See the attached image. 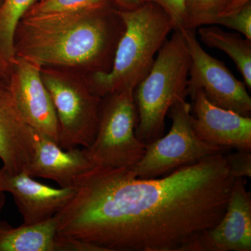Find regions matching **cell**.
I'll return each mask as SVG.
<instances>
[{
	"label": "cell",
	"instance_id": "1",
	"mask_svg": "<svg viewBox=\"0 0 251 251\" xmlns=\"http://www.w3.org/2000/svg\"><path fill=\"white\" fill-rule=\"evenodd\" d=\"M234 180L224 153L153 179L95 166L77 178L75 195L54 216L57 235L102 251H186L224 216Z\"/></svg>",
	"mask_w": 251,
	"mask_h": 251
},
{
	"label": "cell",
	"instance_id": "2",
	"mask_svg": "<svg viewBox=\"0 0 251 251\" xmlns=\"http://www.w3.org/2000/svg\"><path fill=\"white\" fill-rule=\"evenodd\" d=\"M124 31L115 8L25 16L15 34V58L41 68L86 67L107 72Z\"/></svg>",
	"mask_w": 251,
	"mask_h": 251
},
{
	"label": "cell",
	"instance_id": "3",
	"mask_svg": "<svg viewBox=\"0 0 251 251\" xmlns=\"http://www.w3.org/2000/svg\"><path fill=\"white\" fill-rule=\"evenodd\" d=\"M125 31L117 44L113 62L107 72H94L90 90L104 97L127 88H135L148 75L155 56L175 26L158 5L145 2L130 11L117 9Z\"/></svg>",
	"mask_w": 251,
	"mask_h": 251
},
{
	"label": "cell",
	"instance_id": "4",
	"mask_svg": "<svg viewBox=\"0 0 251 251\" xmlns=\"http://www.w3.org/2000/svg\"><path fill=\"white\" fill-rule=\"evenodd\" d=\"M190 64L182 33L174 30L158 51L148 75L134 90L138 116L135 135L145 145L163 136L170 109L187 97Z\"/></svg>",
	"mask_w": 251,
	"mask_h": 251
},
{
	"label": "cell",
	"instance_id": "5",
	"mask_svg": "<svg viewBox=\"0 0 251 251\" xmlns=\"http://www.w3.org/2000/svg\"><path fill=\"white\" fill-rule=\"evenodd\" d=\"M134 90L117 91L100 103L93 142L82 148L94 166L131 169L143 156L146 145L135 135L138 116Z\"/></svg>",
	"mask_w": 251,
	"mask_h": 251
},
{
	"label": "cell",
	"instance_id": "6",
	"mask_svg": "<svg viewBox=\"0 0 251 251\" xmlns=\"http://www.w3.org/2000/svg\"><path fill=\"white\" fill-rule=\"evenodd\" d=\"M168 115L173 121L168 134L147 145L143 156L131 168L140 179L157 178L227 150L198 138L193 128L191 105L186 99L177 100Z\"/></svg>",
	"mask_w": 251,
	"mask_h": 251
},
{
	"label": "cell",
	"instance_id": "7",
	"mask_svg": "<svg viewBox=\"0 0 251 251\" xmlns=\"http://www.w3.org/2000/svg\"><path fill=\"white\" fill-rule=\"evenodd\" d=\"M41 77L58 120L59 147L88 148L97 133L101 98L87 86L54 71L41 69Z\"/></svg>",
	"mask_w": 251,
	"mask_h": 251
},
{
	"label": "cell",
	"instance_id": "8",
	"mask_svg": "<svg viewBox=\"0 0 251 251\" xmlns=\"http://www.w3.org/2000/svg\"><path fill=\"white\" fill-rule=\"evenodd\" d=\"M176 30L182 33L191 58L188 95L202 90L214 105L251 117V98L245 83L236 78L224 62L204 50L195 29L183 28Z\"/></svg>",
	"mask_w": 251,
	"mask_h": 251
},
{
	"label": "cell",
	"instance_id": "9",
	"mask_svg": "<svg viewBox=\"0 0 251 251\" xmlns=\"http://www.w3.org/2000/svg\"><path fill=\"white\" fill-rule=\"evenodd\" d=\"M6 84L25 121L31 128L59 145V124L52 99L41 77V67L16 57Z\"/></svg>",
	"mask_w": 251,
	"mask_h": 251
},
{
	"label": "cell",
	"instance_id": "10",
	"mask_svg": "<svg viewBox=\"0 0 251 251\" xmlns=\"http://www.w3.org/2000/svg\"><path fill=\"white\" fill-rule=\"evenodd\" d=\"M251 197L244 179L234 180L226 212L218 224L204 231L186 251H251Z\"/></svg>",
	"mask_w": 251,
	"mask_h": 251
},
{
	"label": "cell",
	"instance_id": "11",
	"mask_svg": "<svg viewBox=\"0 0 251 251\" xmlns=\"http://www.w3.org/2000/svg\"><path fill=\"white\" fill-rule=\"evenodd\" d=\"M190 97L193 128L200 139L226 150L251 151V117L220 108L211 103L202 90Z\"/></svg>",
	"mask_w": 251,
	"mask_h": 251
},
{
	"label": "cell",
	"instance_id": "12",
	"mask_svg": "<svg viewBox=\"0 0 251 251\" xmlns=\"http://www.w3.org/2000/svg\"><path fill=\"white\" fill-rule=\"evenodd\" d=\"M0 188L12 196L25 225L52 219L75 193L74 187L53 188L36 181L25 171L11 174L2 168H0Z\"/></svg>",
	"mask_w": 251,
	"mask_h": 251
},
{
	"label": "cell",
	"instance_id": "13",
	"mask_svg": "<svg viewBox=\"0 0 251 251\" xmlns=\"http://www.w3.org/2000/svg\"><path fill=\"white\" fill-rule=\"evenodd\" d=\"M33 148L32 159L25 172L31 177L52 180L59 187H73L77 177L95 167L83 149L64 150L34 130Z\"/></svg>",
	"mask_w": 251,
	"mask_h": 251
},
{
	"label": "cell",
	"instance_id": "14",
	"mask_svg": "<svg viewBox=\"0 0 251 251\" xmlns=\"http://www.w3.org/2000/svg\"><path fill=\"white\" fill-rule=\"evenodd\" d=\"M33 133L6 85H0V159L5 171L16 174L27 169L34 154Z\"/></svg>",
	"mask_w": 251,
	"mask_h": 251
},
{
	"label": "cell",
	"instance_id": "15",
	"mask_svg": "<svg viewBox=\"0 0 251 251\" xmlns=\"http://www.w3.org/2000/svg\"><path fill=\"white\" fill-rule=\"evenodd\" d=\"M57 221L13 227L0 221V251H57Z\"/></svg>",
	"mask_w": 251,
	"mask_h": 251
},
{
	"label": "cell",
	"instance_id": "16",
	"mask_svg": "<svg viewBox=\"0 0 251 251\" xmlns=\"http://www.w3.org/2000/svg\"><path fill=\"white\" fill-rule=\"evenodd\" d=\"M198 34L208 47L224 51L233 60L244 83L251 90V40L239 34L227 32L216 26L201 27Z\"/></svg>",
	"mask_w": 251,
	"mask_h": 251
},
{
	"label": "cell",
	"instance_id": "17",
	"mask_svg": "<svg viewBox=\"0 0 251 251\" xmlns=\"http://www.w3.org/2000/svg\"><path fill=\"white\" fill-rule=\"evenodd\" d=\"M39 0H4L0 6V55L9 66L15 59L14 39L21 20Z\"/></svg>",
	"mask_w": 251,
	"mask_h": 251
},
{
	"label": "cell",
	"instance_id": "18",
	"mask_svg": "<svg viewBox=\"0 0 251 251\" xmlns=\"http://www.w3.org/2000/svg\"><path fill=\"white\" fill-rule=\"evenodd\" d=\"M234 0H186L184 28L196 29L215 24Z\"/></svg>",
	"mask_w": 251,
	"mask_h": 251
},
{
	"label": "cell",
	"instance_id": "19",
	"mask_svg": "<svg viewBox=\"0 0 251 251\" xmlns=\"http://www.w3.org/2000/svg\"><path fill=\"white\" fill-rule=\"evenodd\" d=\"M112 6L110 0H39L25 16L98 11L112 9Z\"/></svg>",
	"mask_w": 251,
	"mask_h": 251
},
{
	"label": "cell",
	"instance_id": "20",
	"mask_svg": "<svg viewBox=\"0 0 251 251\" xmlns=\"http://www.w3.org/2000/svg\"><path fill=\"white\" fill-rule=\"evenodd\" d=\"M215 25L237 31L251 40V2L237 11L218 18Z\"/></svg>",
	"mask_w": 251,
	"mask_h": 251
},
{
	"label": "cell",
	"instance_id": "21",
	"mask_svg": "<svg viewBox=\"0 0 251 251\" xmlns=\"http://www.w3.org/2000/svg\"><path fill=\"white\" fill-rule=\"evenodd\" d=\"M229 173L234 178L251 177V151L237 150L225 156Z\"/></svg>",
	"mask_w": 251,
	"mask_h": 251
},
{
	"label": "cell",
	"instance_id": "22",
	"mask_svg": "<svg viewBox=\"0 0 251 251\" xmlns=\"http://www.w3.org/2000/svg\"><path fill=\"white\" fill-rule=\"evenodd\" d=\"M145 2L154 3L159 6L171 18L175 29H183L186 23V0H143Z\"/></svg>",
	"mask_w": 251,
	"mask_h": 251
},
{
	"label": "cell",
	"instance_id": "23",
	"mask_svg": "<svg viewBox=\"0 0 251 251\" xmlns=\"http://www.w3.org/2000/svg\"><path fill=\"white\" fill-rule=\"evenodd\" d=\"M117 6V9L122 11H130L138 9L145 3L143 0H110Z\"/></svg>",
	"mask_w": 251,
	"mask_h": 251
},
{
	"label": "cell",
	"instance_id": "24",
	"mask_svg": "<svg viewBox=\"0 0 251 251\" xmlns=\"http://www.w3.org/2000/svg\"><path fill=\"white\" fill-rule=\"evenodd\" d=\"M10 66L0 56V85H3L4 80L9 74Z\"/></svg>",
	"mask_w": 251,
	"mask_h": 251
},
{
	"label": "cell",
	"instance_id": "25",
	"mask_svg": "<svg viewBox=\"0 0 251 251\" xmlns=\"http://www.w3.org/2000/svg\"><path fill=\"white\" fill-rule=\"evenodd\" d=\"M5 193L0 188V212L2 210L5 204Z\"/></svg>",
	"mask_w": 251,
	"mask_h": 251
},
{
	"label": "cell",
	"instance_id": "26",
	"mask_svg": "<svg viewBox=\"0 0 251 251\" xmlns=\"http://www.w3.org/2000/svg\"><path fill=\"white\" fill-rule=\"evenodd\" d=\"M4 0H0V6H1V4H3V2H4Z\"/></svg>",
	"mask_w": 251,
	"mask_h": 251
}]
</instances>
